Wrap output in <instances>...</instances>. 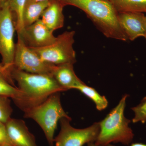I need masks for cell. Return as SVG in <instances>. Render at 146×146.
<instances>
[{"label":"cell","instance_id":"22","mask_svg":"<svg viewBox=\"0 0 146 146\" xmlns=\"http://www.w3.org/2000/svg\"><path fill=\"white\" fill-rule=\"evenodd\" d=\"M51 0H27L26 3L37 2L45 1H50Z\"/></svg>","mask_w":146,"mask_h":146},{"label":"cell","instance_id":"5","mask_svg":"<svg viewBox=\"0 0 146 146\" xmlns=\"http://www.w3.org/2000/svg\"><path fill=\"white\" fill-rule=\"evenodd\" d=\"M15 31L14 17L8 1L0 3V54L2 57L1 64L3 70L11 78V72L13 67L16 47L13 37Z\"/></svg>","mask_w":146,"mask_h":146},{"label":"cell","instance_id":"14","mask_svg":"<svg viewBox=\"0 0 146 146\" xmlns=\"http://www.w3.org/2000/svg\"><path fill=\"white\" fill-rule=\"evenodd\" d=\"M51 1L26 3L23 12L24 27H28L39 20Z\"/></svg>","mask_w":146,"mask_h":146},{"label":"cell","instance_id":"6","mask_svg":"<svg viewBox=\"0 0 146 146\" xmlns=\"http://www.w3.org/2000/svg\"><path fill=\"white\" fill-rule=\"evenodd\" d=\"M75 34L74 31H65L56 37L55 42L49 46L31 48L46 63L54 65L74 64L76 61L73 48Z\"/></svg>","mask_w":146,"mask_h":146},{"label":"cell","instance_id":"19","mask_svg":"<svg viewBox=\"0 0 146 146\" xmlns=\"http://www.w3.org/2000/svg\"><path fill=\"white\" fill-rule=\"evenodd\" d=\"M9 98L0 96V121L5 124L10 119L13 111Z\"/></svg>","mask_w":146,"mask_h":146},{"label":"cell","instance_id":"8","mask_svg":"<svg viewBox=\"0 0 146 146\" xmlns=\"http://www.w3.org/2000/svg\"><path fill=\"white\" fill-rule=\"evenodd\" d=\"M55 66L42 60L35 52L25 44L21 35H18L13 67L27 72L52 76Z\"/></svg>","mask_w":146,"mask_h":146},{"label":"cell","instance_id":"1","mask_svg":"<svg viewBox=\"0 0 146 146\" xmlns=\"http://www.w3.org/2000/svg\"><path fill=\"white\" fill-rule=\"evenodd\" d=\"M11 76L21 93L15 104L23 112L41 104L53 94L66 91L50 75L27 72L13 67Z\"/></svg>","mask_w":146,"mask_h":146},{"label":"cell","instance_id":"29","mask_svg":"<svg viewBox=\"0 0 146 146\" xmlns=\"http://www.w3.org/2000/svg\"></svg>","mask_w":146,"mask_h":146},{"label":"cell","instance_id":"3","mask_svg":"<svg viewBox=\"0 0 146 146\" xmlns=\"http://www.w3.org/2000/svg\"><path fill=\"white\" fill-rule=\"evenodd\" d=\"M128 95H124L116 107L99 122L100 132L95 144L98 146H107L111 143L128 145L134 134L129 126L130 120L124 115Z\"/></svg>","mask_w":146,"mask_h":146},{"label":"cell","instance_id":"7","mask_svg":"<svg viewBox=\"0 0 146 146\" xmlns=\"http://www.w3.org/2000/svg\"><path fill=\"white\" fill-rule=\"evenodd\" d=\"M71 118H67L60 120V132L54 139L56 146H83L96 142L100 132L99 122L85 128L76 129L71 125Z\"/></svg>","mask_w":146,"mask_h":146},{"label":"cell","instance_id":"20","mask_svg":"<svg viewBox=\"0 0 146 146\" xmlns=\"http://www.w3.org/2000/svg\"><path fill=\"white\" fill-rule=\"evenodd\" d=\"M134 112V117L132 119V122H146V97L143 98L141 103L135 107L131 108Z\"/></svg>","mask_w":146,"mask_h":146},{"label":"cell","instance_id":"25","mask_svg":"<svg viewBox=\"0 0 146 146\" xmlns=\"http://www.w3.org/2000/svg\"><path fill=\"white\" fill-rule=\"evenodd\" d=\"M9 0H0V3L5 2L8 1Z\"/></svg>","mask_w":146,"mask_h":146},{"label":"cell","instance_id":"23","mask_svg":"<svg viewBox=\"0 0 146 146\" xmlns=\"http://www.w3.org/2000/svg\"><path fill=\"white\" fill-rule=\"evenodd\" d=\"M130 146H146V144L141 143H133Z\"/></svg>","mask_w":146,"mask_h":146},{"label":"cell","instance_id":"28","mask_svg":"<svg viewBox=\"0 0 146 146\" xmlns=\"http://www.w3.org/2000/svg\"><path fill=\"white\" fill-rule=\"evenodd\" d=\"M106 1H110V0H106Z\"/></svg>","mask_w":146,"mask_h":146},{"label":"cell","instance_id":"27","mask_svg":"<svg viewBox=\"0 0 146 146\" xmlns=\"http://www.w3.org/2000/svg\"><path fill=\"white\" fill-rule=\"evenodd\" d=\"M0 68H3L2 67L1 64V63H0Z\"/></svg>","mask_w":146,"mask_h":146},{"label":"cell","instance_id":"30","mask_svg":"<svg viewBox=\"0 0 146 146\" xmlns=\"http://www.w3.org/2000/svg\"></svg>","mask_w":146,"mask_h":146},{"label":"cell","instance_id":"11","mask_svg":"<svg viewBox=\"0 0 146 146\" xmlns=\"http://www.w3.org/2000/svg\"><path fill=\"white\" fill-rule=\"evenodd\" d=\"M5 125L12 146H38L35 137L23 120L10 118Z\"/></svg>","mask_w":146,"mask_h":146},{"label":"cell","instance_id":"24","mask_svg":"<svg viewBox=\"0 0 146 146\" xmlns=\"http://www.w3.org/2000/svg\"><path fill=\"white\" fill-rule=\"evenodd\" d=\"M88 146H98L97 145H96V144H95V143H89L88 144ZM107 146H115L114 145H111V144H110V145H108Z\"/></svg>","mask_w":146,"mask_h":146},{"label":"cell","instance_id":"15","mask_svg":"<svg viewBox=\"0 0 146 146\" xmlns=\"http://www.w3.org/2000/svg\"><path fill=\"white\" fill-rule=\"evenodd\" d=\"M0 96L11 98L16 103L20 99L21 91L14 85L13 80L0 68Z\"/></svg>","mask_w":146,"mask_h":146},{"label":"cell","instance_id":"2","mask_svg":"<svg viewBox=\"0 0 146 146\" xmlns=\"http://www.w3.org/2000/svg\"><path fill=\"white\" fill-rule=\"evenodd\" d=\"M60 1L65 6H74L84 11L97 28L108 38L122 41L127 40L119 23L118 13L110 1L106 0Z\"/></svg>","mask_w":146,"mask_h":146},{"label":"cell","instance_id":"10","mask_svg":"<svg viewBox=\"0 0 146 146\" xmlns=\"http://www.w3.org/2000/svg\"><path fill=\"white\" fill-rule=\"evenodd\" d=\"M118 20L128 39L133 41L140 36L145 37V16L143 13L140 12L118 13Z\"/></svg>","mask_w":146,"mask_h":146},{"label":"cell","instance_id":"13","mask_svg":"<svg viewBox=\"0 0 146 146\" xmlns=\"http://www.w3.org/2000/svg\"><path fill=\"white\" fill-rule=\"evenodd\" d=\"M73 65L67 63L55 65L52 74L57 83L66 91L71 89H76L84 83L76 74Z\"/></svg>","mask_w":146,"mask_h":146},{"label":"cell","instance_id":"26","mask_svg":"<svg viewBox=\"0 0 146 146\" xmlns=\"http://www.w3.org/2000/svg\"><path fill=\"white\" fill-rule=\"evenodd\" d=\"M145 24H146V33L145 35V37L146 40V16H145Z\"/></svg>","mask_w":146,"mask_h":146},{"label":"cell","instance_id":"21","mask_svg":"<svg viewBox=\"0 0 146 146\" xmlns=\"http://www.w3.org/2000/svg\"><path fill=\"white\" fill-rule=\"evenodd\" d=\"M12 146L7 135L5 124L0 121V146Z\"/></svg>","mask_w":146,"mask_h":146},{"label":"cell","instance_id":"18","mask_svg":"<svg viewBox=\"0 0 146 146\" xmlns=\"http://www.w3.org/2000/svg\"><path fill=\"white\" fill-rule=\"evenodd\" d=\"M27 0H9V6L13 13L15 28L17 34H21L24 28L23 12Z\"/></svg>","mask_w":146,"mask_h":146},{"label":"cell","instance_id":"9","mask_svg":"<svg viewBox=\"0 0 146 146\" xmlns=\"http://www.w3.org/2000/svg\"><path fill=\"white\" fill-rule=\"evenodd\" d=\"M25 44L30 48L47 46L54 43L56 37L44 24L41 19L26 27L21 34Z\"/></svg>","mask_w":146,"mask_h":146},{"label":"cell","instance_id":"17","mask_svg":"<svg viewBox=\"0 0 146 146\" xmlns=\"http://www.w3.org/2000/svg\"><path fill=\"white\" fill-rule=\"evenodd\" d=\"M76 89L79 90L94 102L99 111L105 109L108 106V101L104 96L100 95L96 89L87 86L85 83L82 84Z\"/></svg>","mask_w":146,"mask_h":146},{"label":"cell","instance_id":"12","mask_svg":"<svg viewBox=\"0 0 146 146\" xmlns=\"http://www.w3.org/2000/svg\"><path fill=\"white\" fill-rule=\"evenodd\" d=\"M65 6L60 0H51L49 5L42 13L41 21L52 32L64 25L63 11Z\"/></svg>","mask_w":146,"mask_h":146},{"label":"cell","instance_id":"4","mask_svg":"<svg viewBox=\"0 0 146 146\" xmlns=\"http://www.w3.org/2000/svg\"><path fill=\"white\" fill-rule=\"evenodd\" d=\"M24 112V117L32 119L39 125L50 146L54 144L58 121L63 118H71L62 107L60 93L53 94L41 104Z\"/></svg>","mask_w":146,"mask_h":146},{"label":"cell","instance_id":"16","mask_svg":"<svg viewBox=\"0 0 146 146\" xmlns=\"http://www.w3.org/2000/svg\"><path fill=\"white\" fill-rule=\"evenodd\" d=\"M118 13L127 12L146 13V0H110Z\"/></svg>","mask_w":146,"mask_h":146}]
</instances>
